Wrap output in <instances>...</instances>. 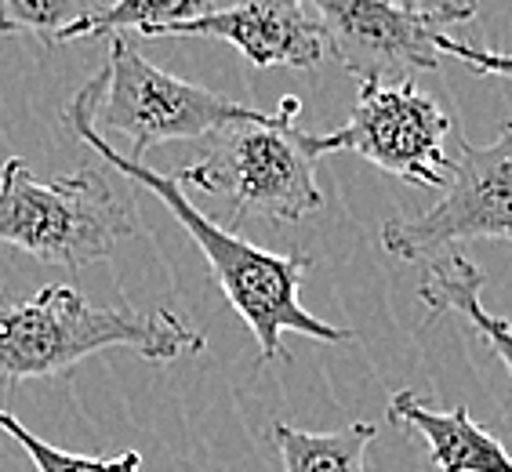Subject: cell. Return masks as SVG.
<instances>
[{"label":"cell","mask_w":512,"mask_h":472,"mask_svg":"<svg viewBox=\"0 0 512 472\" xmlns=\"http://www.w3.org/2000/svg\"><path fill=\"white\" fill-rule=\"evenodd\" d=\"M324 26L327 51L360 84H400L440 66L436 26L393 0H306Z\"/></svg>","instance_id":"obj_8"},{"label":"cell","mask_w":512,"mask_h":472,"mask_svg":"<svg viewBox=\"0 0 512 472\" xmlns=\"http://www.w3.org/2000/svg\"><path fill=\"white\" fill-rule=\"evenodd\" d=\"M382 247L400 262L451 251L469 240L512 244V120L502 124L487 146L458 142L444 197L414 218H389L382 226Z\"/></svg>","instance_id":"obj_6"},{"label":"cell","mask_w":512,"mask_h":472,"mask_svg":"<svg viewBox=\"0 0 512 472\" xmlns=\"http://www.w3.org/2000/svg\"><path fill=\"white\" fill-rule=\"evenodd\" d=\"M396 8L411 11L418 19L433 22L436 30L447 26V22H469L476 19V4L473 0H393Z\"/></svg>","instance_id":"obj_17"},{"label":"cell","mask_w":512,"mask_h":472,"mask_svg":"<svg viewBox=\"0 0 512 472\" xmlns=\"http://www.w3.org/2000/svg\"><path fill=\"white\" fill-rule=\"evenodd\" d=\"M204 11H211V0H117L113 8H99L84 22L69 26L59 37V44L106 37V33L120 30H135L146 37L149 30H164V26H175V22L197 19Z\"/></svg>","instance_id":"obj_13"},{"label":"cell","mask_w":512,"mask_h":472,"mask_svg":"<svg viewBox=\"0 0 512 472\" xmlns=\"http://www.w3.org/2000/svg\"><path fill=\"white\" fill-rule=\"evenodd\" d=\"M385 418L422 436L436 472H512V454L505 451V443L473 422L469 407L462 404L436 411L414 389H400L389 396Z\"/></svg>","instance_id":"obj_10"},{"label":"cell","mask_w":512,"mask_h":472,"mask_svg":"<svg viewBox=\"0 0 512 472\" xmlns=\"http://www.w3.org/2000/svg\"><path fill=\"white\" fill-rule=\"evenodd\" d=\"M95 11V0H0V33H30L40 44H59L69 26Z\"/></svg>","instance_id":"obj_14"},{"label":"cell","mask_w":512,"mask_h":472,"mask_svg":"<svg viewBox=\"0 0 512 472\" xmlns=\"http://www.w3.org/2000/svg\"><path fill=\"white\" fill-rule=\"evenodd\" d=\"M258 109L207 91L200 84L178 80L142 55L124 33H113L106 59V95L95 113V128L120 131L131 138L124 157L146 160L160 142H182L218 131L233 120L255 117Z\"/></svg>","instance_id":"obj_5"},{"label":"cell","mask_w":512,"mask_h":472,"mask_svg":"<svg viewBox=\"0 0 512 472\" xmlns=\"http://www.w3.org/2000/svg\"><path fill=\"white\" fill-rule=\"evenodd\" d=\"M298 113L302 99L287 95L273 113L258 109L255 117L218 128L215 146L178 171L175 182L204 197L226 200L233 215L258 211L276 222H302L316 215L324 204L316 189L320 157L313 135L298 131Z\"/></svg>","instance_id":"obj_3"},{"label":"cell","mask_w":512,"mask_h":472,"mask_svg":"<svg viewBox=\"0 0 512 472\" xmlns=\"http://www.w3.org/2000/svg\"><path fill=\"white\" fill-rule=\"evenodd\" d=\"M378 429L371 422H349L331 433H309L287 422H273V440L280 447L284 472H364L367 447Z\"/></svg>","instance_id":"obj_12"},{"label":"cell","mask_w":512,"mask_h":472,"mask_svg":"<svg viewBox=\"0 0 512 472\" xmlns=\"http://www.w3.org/2000/svg\"><path fill=\"white\" fill-rule=\"evenodd\" d=\"M135 215L91 171L37 182L22 157L0 168V240L48 266L80 269L113 255Z\"/></svg>","instance_id":"obj_4"},{"label":"cell","mask_w":512,"mask_h":472,"mask_svg":"<svg viewBox=\"0 0 512 472\" xmlns=\"http://www.w3.org/2000/svg\"><path fill=\"white\" fill-rule=\"evenodd\" d=\"M436 51H440V55H451V59H458V62H465L476 77H505V80H512V55H502V51L476 48V44H465V40L447 37L444 30L436 33Z\"/></svg>","instance_id":"obj_16"},{"label":"cell","mask_w":512,"mask_h":472,"mask_svg":"<svg viewBox=\"0 0 512 472\" xmlns=\"http://www.w3.org/2000/svg\"><path fill=\"white\" fill-rule=\"evenodd\" d=\"M0 433H8L19 443L22 451L30 454L37 472H138L142 469V454L124 451L117 458H88V454H73L62 447H51L48 440H40L37 433H30L26 425L0 407Z\"/></svg>","instance_id":"obj_15"},{"label":"cell","mask_w":512,"mask_h":472,"mask_svg":"<svg viewBox=\"0 0 512 472\" xmlns=\"http://www.w3.org/2000/svg\"><path fill=\"white\" fill-rule=\"evenodd\" d=\"M204 335L171 309L95 305L77 287L48 284L33 298H0V389L69 374L88 356L131 349L149 364L204 353Z\"/></svg>","instance_id":"obj_2"},{"label":"cell","mask_w":512,"mask_h":472,"mask_svg":"<svg viewBox=\"0 0 512 472\" xmlns=\"http://www.w3.org/2000/svg\"><path fill=\"white\" fill-rule=\"evenodd\" d=\"M454 120L433 95L400 84H360L356 106L338 131L313 135L316 157L327 153H356L367 164L404 178L411 186L444 189L451 160L444 153Z\"/></svg>","instance_id":"obj_7"},{"label":"cell","mask_w":512,"mask_h":472,"mask_svg":"<svg viewBox=\"0 0 512 472\" xmlns=\"http://www.w3.org/2000/svg\"><path fill=\"white\" fill-rule=\"evenodd\" d=\"M160 37L226 40L255 69H316L327 55L324 26L306 0H240L146 33V40Z\"/></svg>","instance_id":"obj_9"},{"label":"cell","mask_w":512,"mask_h":472,"mask_svg":"<svg viewBox=\"0 0 512 472\" xmlns=\"http://www.w3.org/2000/svg\"><path fill=\"white\" fill-rule=\"evenodd\" d=\"M102 95H106V66L73 95L66 109V124L95 157L106 160L109 168L138 182L142 189H149L175 215L178 226L193 236V244L207 258L211 276L222 287L226 302L237 309L247 331L255 335L262 364L291 360V353L284 349V335H306L313 342L331 345L353 342V331L324 324L320 316H313L302 305V280L313 269L306 255H276V251H262V247L247 244L244 236L215 226L200 207H193L189 193L171 175H160V171L146 168V160H131L109 146L102 131L95 128Z\"/></svg>","instance_id":"obj_1"},{"label":"cell","mask_w":512,"mask_h":472,"mask_svg":"<svg viewBox=\"0 0 512 472\" xmlns=\"http://www.w3.org/2000/svg\"><path fill=\"white\" fill-rule=\"evenodd\" d=\"M483 269L465 255H444L429 262L418 287V298L425 305V320H436L440 313H458L469 320L476 335L491 345L494 356L505 364L512 378V324L483 309Z\"/></svg>","instance_id":"obj_11"}]
</instances>
